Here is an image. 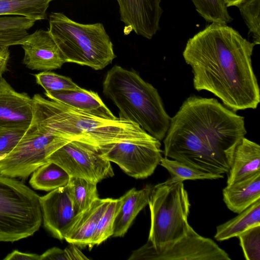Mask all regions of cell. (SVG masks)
I'll list each match as a JSON object with an SVG mask.
<instances>
[{"instance_id":"1","label":"cell","mask_w":260,"mask_h":260,"mask_svg":"<svg viewBox=\"0 0 260 260\" xmlns=\"http://www.w3.org/2000/svg\"><path fill=\"white\" fill-rule=\"evenodd\" d=\"M255 45L227 24L211 23L198 32L183 52L194 89L211 92L235 112L256 109L259 88L251 61Z\"/></svg>"},{"instance_id":"2","label":"cell","mask_w":260,"mask_h":260,"mask_svg":"<svg viewBox=\"0 0 260 260\" xmlns=\"http://www.w3.org/2000/svg\"><path fill=\"white\" fill-rule=\"evenodd\" d=\"M246 134L243 116L216 99L190 95L170 119L163 153L200 171L223 174Z\"/></svg>"},{"instance_id":"3","label":"cell","mask_w":260,"mask_h":260,"mask_svg":"<svg viewBox=\"0 0 260 260\" xmlns=\"http://www.w3.org/2000/svg\"><path fill=\"white\" fill-rule=\"evenodd\" d=\"M32 99L46 124L53 133L69 139L98 147L106 144L151 139L139 125L119 118L108 119L47 100L39 94Z\"/></svg>"},{"instance_id":"4","label":"cell","mask_w":260,"mask_h":260,"mask_svg":"<svg viewBox=\"0 0 260 260\" xmlns=\"http://www.w3.org/2000/svg\"><path fill=\"white\" fill-rule=\"evenodd\" d=\"M103 92L119 110V118L139 125L161 141L171 117L157 90L134 70L114 65L107 73Z\"/></svg>"},{"instance_id":"5","label":"cell","mask_w":260,"mask_h":260,"mask_svg":"<svg viewBox=\"0 0 260 260\" xmlns=\"http://www.w3.org/2000/svg\"><path fill=\"white\" fill-rule=\"evenodd\" d=\"M49 24L48 30L66 62L101 70L116 57L113 43L102 23L82 24L62 12H52Z\"/></svg>"},{"instance_id":"6","label":"cell","mask_w":260,"mask_h":260,"mask_svg":"<svg viewBox=\"0 0 260 260\" xmlns=\"http://www.w3.org/2000/svg\"><path fill=\"white\" fill-rule=\"evenodd\" d=\"M148 205L151 224L148 241L155 248L174 242L186 235L190 204L183 181L171 176L152 187Z\"/></svg>"},{"instance_id":"7","label":"cell","mask_w":260,"mask_h":260,"mask_svg":"<svg viewBox=\"0 0 260 260\" xmlns=\"http://www.w3.org/2000/svg\"><path fill=\"white\" fill-rule=\"evenodd\" d=\"M40 196L14 178L0 174V241L13 242L32 236L40 229Z\"/></svg>"},{"instance_id":"8","label":"cell","mask_w":260,"mask_h":260,"mask_svg":"<svg viewBox=\"0 0 260 260\" xmlns=\"http://www.w3.org/2000/svg\"><path fill=\"white\" fill-rule=\"evenodd\" d=\"M70 141L51 132L34 105L33 118L24 136L11 152L0 158V174L25 179Z\"/></svg>"},{"instance_id":"9","label":"cell","mask_w":260,"mask_h":260,"mask_svg":"<svg viewBox=\"0 0 260 260\" xmlns=\"http://www.w3.org/2000/svg\"><path fill=\"white\" fill-rule=\"evenodd\" d=\"M128 260H231L229 254L212 239L198 234L191 226L185 236L155 248L148 241L133 251Z\"/></svg>"},{"instance_id":"10","label":"cell","mask_w":260,"mask_h":260,"mask_svg":"<svg viewBox=\"0 0 260 260\" xmlns=\"http://www.w3.org/2000/svg\"><path fill=\"white\" fill-rule=\"evenodd\" d=\"M47 161L56 164L70 177L96 184L114 175L111 162L102 156L98 146L76 140L58 148L48 157Z\"/></svg>"},{"instance_id":"11","label":"cell","mask_w":260,"mask_h":260,"mask_svg":"<svg viewBox=\"0 0 260 260\" xmlns=\"http://www.w3.org/2000/svg\"><path fill=\"white\" fill-rule=\"evenodd\" d=\"M160 141L150 140L110 143L99 147L101 154L117 164L128 176L145 179L151 176L162 158Z\"/></svg>"},{"instance_id":"12","label":"cell","mask_w":260,"mask_h":260,"mask_svg":"<svg viewBox=\"0 0 260 260\" xmlns=\"http://www.w3.org/2000/svg\"><path fill=\"white\" fill-rule=\"evenodd\" d=\"M120 20L125 24L124 34L134 31L138 36L151 39L159 29L163 10L161 0H116Z\"/></svg>"},{"instance_id":"13","label":"cell","mask_w":260,"mask_h":260,"mask_svg":"<svg viewBox=\"0 0 260 260\" xmlns=\"http://www.w3.org/2000/svg\"><path fill=\"white\" fill-rule=\"evenodd\" d=\"M44 226L52 236L64 240L67 231L77 214L67 186L40 197Z\"/></svg>"},{"instance_id":"14","label":"cell","mask_w":260,"mask_h":260,"mask_svg":"<svg viewBox=\"0 0 260 260\" xmlns=\"http://www.w3.org/2000/svg\"><path fill=\"white\" fill-rule=\"evenodd\" d=\"M34 101L26 93L16 91L0 78V132L27 128L34 116Z\"/></svg>"},{"instance_id":"15","label":"cell","mask_w":260,"mask_h":260,"mask_svg":"<svg viewBox=\"0 0 260 260\" xmlns=\"http://www.w3.org/2000/svg\"><path fill=\"white\" fill-rule=\"evenodd\" d=\"M21 46L23 63L32 70L47 71L61 68L64 57L49 30L40 29L29 34Z\"/></svg>"},{"instance_id":"16","label":"cell","mask_w":260,"mask_h":260,"mask_svg":"<svg viewBox=\"0 0 260 260\" xmlns=\"http://www.w3.org/2000/svg\"><path fill=\"white\" fill-rule=\"evenodd\" d=\"M111 199L99 198L77 214L66 233L64 240L80 247H89L100 219Z\"/></svg>"},{"instance_id":"17","label":"cell","mask_w":260,"mask_h":260,"mask_svg":"<svg viewBox=\"0 0 260 260\" xmlns=\"http://www.w3.org/2000/svg\"><path fill=\"white\" fill-rule=\"evenodd\" d=\"M50 100L99 117L115 119L97 92L81 88L78 90L45 92Z\"/></svg>"},{"instance_id":"18","label":"cell","mask_w":260,"mask_h":260,"mask_svg":"<svg viewBox=\"0 0 260 260\" xmlns=\"http://www.w3.org/2000/svg\"><path fill=\"white\" fill-rule=\"evenodd\" d=\"M260 146L245 137L236 146L227 176V185L260 172Z\"/></svg>"},{"instance_id":"19","label":"cell","mask_w":260,"mask_h":260,"mask_svg":"<svg viewBox=\"0 0 260 260\" xmlns=\"http://www.w3.org/2000/svg\"><path fill=\"white\" fill-rule=\"evenodd\" d=\"M152 188L150 185L139 190L133 188L120 197L121 203L115 218L112 236H124L139 213L148 205Z\"/></svg>"},{"instance_id":"20","label":"cell","mask_w":260,"mask_h":260,"mask_svg":"<svg viewBox=\"0 0 260 260\" xmlns=\"http://www.w3.org/2000/svg\"><path fill=\"white\" fill-rule=\"evenodd\" d=\"M223 200L232 211L239 213L260 199V172L233 184L222 190Z\"/></svg>"},{"instance_id":"21","label":"cell","mask_w":260,"mask_h":260,"mask_svg":"<svg viewBox=\"0 0 260 260\" xmlns=\"http://www.w3.org/2000/svg\"><path fill=\"white\" fill-rule=\"evenodd\" d=\"M258 225H260V199L238 213L235 217L217 226L214 238L218 241L227 240L237 237L243 232Z\"/></svg>"},{"instance_id":"22","label":"cell","mask_w":260,"mask_h":260,"mask_svg":"<svg viewBox=\"0 0 260 260\" xmlns=\"http://www.w3.org/2000/svg\"><path fill=\"white\" fill-rule=\"evenodd\" d=\"M36 21L21 16H0V46L21 45Z\"/></svg>"},{"instance_id":"23","label":"cell","mask_w":260,"mask_h":260,"mask_svg":"<svg viewBox=\"0 0 260 260\" xmlns=\"http://www.w3.org/2000/svg\"><path fill=\"white\" fill-rule=\"evenodd\" d=\"M70 176L59 166L48 161L36 169L29 180L35 189L50 191L67 185Z\"/></svg>"},{"instance_id":"24","label":"cell","mask_w":260,"mask_h":260,"mask_svg":"<svg viewBox=\"0 0 260 260\" xmlns=\"http://www.w3.org/2000/svg\"><path fill=\"white\" fill-rule=\"evenodd\" d=\"M54 0H0V16H21L39 21L46 19Z\"/></svg>"},{"instance_id":"25","label":"cell","mask_w":260,"mask_h":260,"mask_svg":"<svg viewBox=\"0 0 260 260\" xmlns=\"http://www.w3.org/2000/svg\"><path fill=\"white\" fill-rule=\"evenodd\" d=\"M96 184L82 178L70 177L66 186L77 214L99 198Z\"/></svg>"},{"instance_id":"26","label":"cell","mask_w":260,"mask_h":260,"mask_svg":"<svg viewBox=\"0 0 260 260\" xmlns=\"http://www.w3.org/2000/svg\"><path fill=\"white\" fill-rule=\"evenodd\" d=\"M159 165L171 174L183 181L185 180H214L223 178L222 174H216L200 171L177 160L162 157Z\"/></svg>"},{"instance_id":"27","label":"cell","mask_w":260,"mask_h":260,"mask_svg":"<svg viewBox=\"0 0 260 260\" xmlns=\"http://www.w3.org/2000/svg\"><path fill=\"white\" fill-rule=\"evenodd\" d=\"M121 203L120 198L111 199L100 219L91 243L89 246L90 249L94 245L101 244L113 236L114 222Z\"/></svg>"},{"instance_id":"28","label":"cell","mask_w":260,"mask_h":260,"mask_svg":"<svg viewBox=\"0 0 260 260\" xmlns=\"http://www.w3.org/2000/svg\"><path fill=\"white\" fill-rule=\"evenodd\" d=\"M198 13L206 21L228 24L232 21L223 0H192Z\"/></svg>"},{"instance_id":"29","label":"cell","mask_w":260,"mask_h":260,"mask_svg":"<svg viewBox=\"0 0 260 260\" xmlns=\"http://www.w3.org/2000/svg\"><path fill=\"white\" fill-rule=\"evenodd\" d=\"M36 83L42 87L45 92L78 90L81 87L69 77L54 72L42 71L35 74Z\"/></svg>"},{"instance_id":"30","label":"cell","mask_w":260,"mask_h":260,"mask_svg":"<svg viewBox=\"0 0 260 260\" xmlns=\"http://www.w3.org/2000/svg\"><path fill=\"white\" fill-rule=\"evenodd\" d=\"M238 8L251 33L253 43H260V0H246Z\"/></svg>"},{"instance_id":"31","label":"cell","mask_w":260,"mask_h":260,"mask_svg":"<svg viewBox=\"0 0 260 260\" xmlns=\"http://www.w3.org/2000/svg\"><path fill=\"white\" fill-rule=\"evenodd\" d=\"M240 245L247 260H260V225L239 235Z\"/></svg>"},{"instance_id":"32","label":"cell","mask_w":260,"mask_h":260,"mask_svg":"<svg viewBox=\"0 0 260 260\" xmlns=\"http://www.w3.org/2000/svg\"><path fill=\"white\" fill-rule=\"evenodd\" d=\"M84 260L89 259L75 244L70 245L64 249L57 247L48 249L41 255L40 260Z\"/></svg>"},{"instance_id":"33","label":"cell","mask_w":260,"mask_h":260,"mask_svg":"<svg viewBox=\"0 0 260 260\" xmlns=\"http://www.w3.org/2000/svg\"><path fill=\"white\" fill-rule=\"evenodd\" d=\"M27 128L0 132V158L11 152L24 136Z\"/></svg>"},{"instance_id":"34","label":"cell","mask_w":260,"mask_h":260,"mask_svg":"<svg viewBox=\"0 0 260 260\" xmlns=\"http://www.w3.org/2000/svg\"><path fill=\"white\" fill-rule=\"evenodd\" d=\"M5 260H40V255L14 250L4 258Z\"/></svg>"},{"instance_id":"35","label":"cell","mask_w":260,"mask_h":260,"mask_svg":"<svg viewBox=\"0 0 260 260\" xmlns=\"http://www.w3.org/2000/svg\"><path fill=\"white\" fill-rule=\"evenodd\" d=\"M9 47L0 46V78L8 71V64L10 59Z\"/></svg>"},{"instance_id":"36","label":"cell","mask_w":260,"mask_h":260,"mask_svg":"<svg viewBox=\"0 0 260 260\" xmlns=\"http://www.w3.org/2000/svg\"><path fill=\"white\" fill-rule=\"evenodd\" d=\"M227 7H238L246 0H223Z\"/></svg>"}]
</instances>
